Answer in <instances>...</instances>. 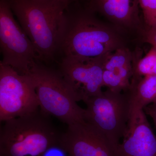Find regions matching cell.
<instances>
[{"label": "cell", "instance_id": "6da1fadb", "mask_svg": "<svg viewBox=\"0 0 156 156\" xmlns=\"http://www.w3.org/2000/svg\"><path fill=\"white\" fill-rule=\"evenodd\" d=\"M24 32L32 43L39 60L54 59L60 46L70 3L59 0H7Z\"/></svg>", "mask_w": 156, "mask_h": 156}, {"label": "cell", "instance_id": "7a4b0ae2", "mask_svg": "<svg viewBox=\"0 0 156 156\" xmlns=\"http://www.w3.org/2000/svg\"><path fill=\"white\" fill-rule=\"evenodd\" d=\"M69 7L60 51L64 56L97 58L123 47L120 37L84 6Z\"/></svg>", "mask_w": 156, "mask_h": 156}, {"label": "cell", "instance_id": "3957f363", "mask_svg": "<svg viewBox=\"0 0 156 156\" xmlns=\"http://www.w3.org/2000/svg\"><path fill=\"white\" fill-rule=\"evenodd\" d=\"M50 116L41 110L4 122L0 131V156H42L60 135Z\"/></svg>", "mask_w": 156, "mask_h": 156}, {"label": "cell", "instance_id": "277c9868", "mask_svg": "<svg viewBox=\"0 0 156 156\" xmlns=\"http://www.w3.org/2000/svg\"><path fill=\"white\" fill-rule=\"evenodd\" d=\"M28 75L35 86L42 112L56 117L68 126L85 121V109L78 105L73 89L59 70L37 62Z\"/></svg>", "mask_w": 156, "mask_h": 156}, {"label": "cell", "instance_id": "5b68a950", "mask_svg": "<svg viewBox=\"0 0 156 156\" xmlns=\"http://www.w3.org/2000/svg\"><path fill=\"white\" fill-rule=\"evenodd\" d=\"M84 102L87 105L84 120L102 133L117 149L130 119L131 106L127 92L108 89Z\"/></svg>", "mask_w": 156, "mask_h": 156}, {"label": "cell", "instance_id": "8992f818", "mask_svg": "<svg viewBox=\"0 0 156 156\" xmlns=\"http://www.w3.org/2000/svg\"><path fill=\"white\" fill-rule=\"evenodd\" d=\"M7 0H0V63L28 75L38 58L32 43L19 25Z\"/></svg>", "mask_w": 156, "mask_h": 156}, {"label": "cell", "instance_id": "52a82bcc", "mask_svg": "<svg viewBox=\"0 0 156 156\" xmlns=\"http://www.w3.org/2000/svg\"><path fill=\"white\" fill-rule=\"evenodd\" d=\"M39 102L29 75L20 74L0 63V121L23 116L37 111Z\"/></svg>", "mask_w": 156, "mask_h": 156}, {"label": "cell", "instance_id": "ba28073f", "mask_svg": "<svg viewBox=\"0 0 156 156\" xmlns=\"http://www.w3.org/2000/svg\"><path fill=\"white\" fill-rule=\"evenodd\" d=\"M106 55L92 58L64 56L62 59L58 70L71 87L77 101L85 102L103 92Z\"/></svg>", "mask_w": 156, "mask_h": 156}, {"label": "cell", "instance_id": "9c48e42d", "mask_svg": "<svg viewBox=\"0 0 156 156\" xmlns=\"http://www.w3.org/2000/svg\"><path fill=\"white\" fill-rule=\"evenodd\" d=\"M59 142L70 156H119L108 140L85 121L68 126Z\"/></svg>", "mask_w": 156, "mask_h": 156}, {"label": "cell", "instance_id": "30bf717a", "mask_svg": "<svg viewBox=\"0 0 156 156\" xmlns=\"http://www.w3.org/2000/svg\"><path fill=\"white\" fill-rule=\"evenodd\" d=\"M117 151L119 156H156V136L143 109L131 111Z\"/></svg>", "mask_w": 156, "mask_h": 156}, {"label": "cell", "instance_id": "8fae6325", "mask_svg": "<svg viewBox=\"0 0 156 156\" xmlns=\"http://www.w3.org/2000/svg\"><path fill=\"white\" fill-rule=\"evenodd\" d=\"M134 57L124 46L108 53L105 58L103 87L118 92H128L133 76Z\"/></svg>", "mask_w": 156, "mask_h": 156}, {"label": "cell", "instance_id": "7c38bea8", "mask_svg": "<svg viewBox=\"0 0 156 156\" xmlns=\"http://www.w3.org/2000/svg\"><path fill=\"white\" fill-rule=\"evenodd\" d=\"M84 6L98 13L111 22L121 26L131 27L139 23L138 0H83Z\"/></svg>", "mask_w": 156, "mask_h": 156}, {"label": "cell", "instance_id": "4fadbf2b", "mask_svg": "<svg viewBox=\"0 0 156 156\" xmlns=\"http://www.w3.org/2000/svg\"><path fill=\"white\" fill-rule=\"evenodd\" d=\"M126 92L129 97L131 111L144 109L156 101V75L131 81L130 89Z\"/></svg>", "mask_w": 156, "mask_h": 156}, {"label": "cell", "instance_id": "5bb4252c", "mask_svg": "<svg viewBox=\"0 0 156 156\" xmlns=\"http://www.w3.org/2000/svg\"><path fill=\"white\" fill-rule=\"evenodd\" d=\"M154 75H156V48L152 46L144 57L140 59H135L134 57L133 76L131 81Z\"/></svg>", "mask_w": 156, "mask_h": 156}, {"label": "cell", "instance_id": "9a60e30c", "mask_svg": "<svg viewBox=\"0 0 156 156\" xmlns=\"http://www.w3.org/2000/svg\"><path fill=\"white\" fill-rule=\"evenodd\" d=\"M144 20L148 27H156V0H138Z\"/></svg>", "mask_w": 156, "mask_h": 156}, {"label": "cell", "instance_id": "2e32d148", "mask_svg": "<svg viewBox=\"0 0 156 156\" xmlns=\"http://www.w3.org/2000/svg\"><path fill=\"white\" fill-rule=\"evenodd\" d=\"M42 156H70L59 142L52 145L45 151Z\"/></svg>", "mask_w": 156, "mask_h": 156}, {"label": "cell", "instance_id": "e0dca14e", "mask_svg": "<svg viewBox=\"0 0 156 156\" xmlns=\"http://www.w3.org/2000/svg\"><path fill=\"white\" fill-rule=\"evenodd\" d=\"M144 41L156 48V27H148L144 35Z\"/></svg>", "mask_w": 156, "mask_h": 156}, {"label": "cell", "instance_id": "ac0fdd59", "mask_svg": "<svg viewBox=\"0 0 156 156\" xmlns=\"http://www.w3.org/2000/svg\"><path fill=\"white\" fill-rule=\"evenodd\" d=\"M146 114L148 115L153 121L156 129V101L144 108Z\"/></svg>", "mask_w": 156, "mask_h": 156}, {"label": "cell", "instance_id": "d6986e66", "mask_svg": "<svg viewBox=\"0 0 156 156\" xmlns=\"http://www.w3.org/2000/svg\"><path fill=\"white\" fill-rule=\"evenodd\" d=\"M59 1H65V2H68L70 4H72L75 2H77V1H80V0H59Z\"/></svg>", "mask_w": 156, "mask_h": 156}, {"label": "cell", "instance_id": "ffe728a7", "mask_svg": "<svg viewBox=\"0 0 156 156\" xmlns=\"http://www.w3.org/2000/svg\"></svg>", "mask_w": 156, "mask_h": 156}]
</instances>
